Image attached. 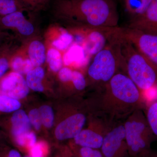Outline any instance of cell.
I'll list each match as a JSON object with an SVG mask.
<instances>
[{
  "label": "cell",
  "instance_id": "1",
  "mask_svg": "<svg viewBox=\"0 0 157 157\" xmlns=\"http://www.w3.org/2000/svg\"><path fill=\"white\" fill-rule=\"evenodd\" d=\"M92 91L90 115L100 118L111 126L124 123L134 111L144 107L143 93L123 71Z\"/></svg>",
  "mask_w": 157,
  "mask_h": 157
},
{
  "label": "cell",
  "instance_id": "2",
  "mask_svg": "<svg viewBox=\"0 0 157 157\" xmlns=\"http://www.w3.org/2000/svg\"><path fill=\"white\" fill-rule=\"evenodd\" d=\"M51 14L64 26H119L117 0H52Z\"/></svg>",
  "mask_w": 157,
  "mask_h": 157
},
{
  "label": "cell",
  "instance_id": "3",
  "mask_svg": "<svg viewBox=\"0 0 157 157\" xmlns=\"http://www.w3.org/2000/svg\"><path fill=\"white\" fill-rule=\"evenodd\" d=\"M121 71L125 72V65L121 52L119 27L105 47L93 56L86 77L87 87L92 90L103 86Z\"/></svg>",
  "mask_w": 157,
  "mask_h": 157
},
{
  "label": "cell",
  "instance_id": "4",
  "mask_svg": "<svg viewBox=\"0 0 157 157\" xmlns=\"http://www.w3.org/2000/svg\"><path fill=\"white\" fill-rule=\"evenodd\" d=\"M120 33L125 72L142 93L157 89V68Z\"/></svg>",
  "mask_w": 157,
  "mask_h": 157
},
{
  "label": "cell",
  "instance_id": "5",
  "mask_svg": "<svg viewBox=\"0 0 157 157\" xmlns=\"http://www.w3.org/2000/svg\"><path fill=\"white\" fill-rule=\"evenodd\" d=\"M126 141L130 157L152 155L151 145L155 139L143 109H137L124 122Z\"/></svg>",
  "mask_w": 157,
  "mask_h": 157
},
{
  "label": "cell",
  "instance_id": "6",
  "mask_svg": "<svg viewBox=\"0 0 157 157\" xmlns=\"http://www.w3.org/2000/svg\"><path fill=\"white\" fill-rule=\"evenodd\" d=\"M119 26L113 28L64 27L73 36L74 41L82 48L85 53L93 57L104 48L115 36Z\"/></svg>",
  "mask_w": 157,
  "mask_h": 157
},
{
  "label": "cell",
  "instance_id": "7",
  "mask_svg": "<svg viewBox=\"0 0 157 157\" xmlns=\"http://www.w3.org/2000/svg\"><path fill=\"white\" fill-rule=\"evenodd\" d=\"M17 11L0 17V30L10 31L15 39L21 43L33 37L41 35L35 22V17L38 14Z\"/></svg>",
  "mask_w": 157,
  "mask_h": 157
},
{
  "label": "cell",
  "instance_id": "8",
  "mask_svg": "<svg viewBox=\"0 0 157 157\" xmlns=\"http://www.w3.org/2000/svg\"><path fill=\"white\" fill-rule=\"evenodd\" d=\"M120 31L123 36L157 68V35L121 26Z\"/></svg>",
  "mask_w": 157,
  "mask_h": 157
},
{
  "label": "cell",
  "instance_id": "9",
  "mask_svg": "<svg viewBox=\"0 0 157 157\" xmlns=\"http://www.w3.org/2000/svg\"><path fill=\"white\" fill-rule=\"evenodd\" d=\"M90 126L82 129L73 139L74 144L78 146L100 150L107 132L113 126L105 121L94 116L89 115Z\"/></svg>",
  "mask_w": 157,
  "mask_h": 157
},
{
  "label": "cell",
  "instance_id": "10",
  "mask_svg": "<svg viewBox=\"0 0 157 157\" xmlns=\"http://www.w3.org/2000/svg\"><path fill=\"white\" fill-rule=\"evenodd\" d=\"M100 151L103 157H130L124 123L117 124L107 132Z\"/></svg>",
  "mask_w": 157,
  "mask_h": 157
},
{
  "label": "cell",
  "instance_id": "11",
  "mask_svg": "<svg viewBox=\"0 0 157 157\" xmlns=\"http://www.w3.org/2000/svg\"><path fill=\"white\" fill-rule=\"evenodd\" d=\"M29 89L23 76L14 71L6 73L0 78V94L18 100L28 94Z\"/></svg>",
  "mask_w": 157,
  "mask_h": 157
},
{
  "label": "cell",
  "instance_id": "12",
  "mask_svg": "<svg viewBox=\"0 0 157 157\" xmlns=\"http://www.w3.org/2000/svg\"><path fill=\"white\" fill-rule=\"evenodd\" d=\"M43 39L46 45L64 52L74 42L73 37L63 26L55 21L44 31Z\"/></svg>",
  "mask_w": 157,
  "mask_h": 157
},
{
  "label": "cell",
  "instance_id": "13",
  "mask_svg": "<svg viewBox=\"0 0 157 157\" xmlns=\"http://www.w3.org/2000/svg\"><path fill=\"white\" fill-rule=\"evenodd\" d=\"M88 117L82 111L67 117L57 127L56 137L61 140L74 139L84 128Z\"/></svg>",
  "mask_w": 157,
  "mask_h": 157
},
{
  "label": "cell",
  "instance_id": "14",
  "mask_svg": "<svg viewBox=\"0 0 157 157\" xmlns=\"http://www.w3.org/2000/svg\"><path fill=\"white\" fill-rule=\"evenodd\" d=\"M123 26L157 35V0H153L143 13Z\"/></svg>",
  "mask_w": 157,
  "mask_h": 157
},
{
  "label": "cell",
  "instance_id": "15",
  "mask_svg": "<svg viewBox=\"0 0 157 157\" xmlns=\"http://www.w3.org/2000/svg\"><path fill=\"white\" fill-rule=\"evenodd\" d=\"M34 67H42L46 61V48L42 35H38L24 42Z\"/></svg>",
  "mask_w": 157,
  "mask_h": 157
},
{
  "label": "cell",
  "instance_id": "16",
  "mask_svg": "<svg viewBox=\"0 0 157 157\" xmlns=\"http://www.w3.org/2000/svg\"><path fill=\"white\" fill-rule=\"evenodd\" d=\"M34 68L27 52L25 44L21 43L11 57L9 69L23 76Z\"/></svg>",
  "mask_w": 157,
  "mask_h": 157
},
{
  "label": "cell",
  "instance_id": "17",
  "mask_svg": "<svg viewBox=\"0 0 157 157\" xmlns=\"http://www.w3.org/2000/svg\"><path fill=\"white\" fill-rule=\"evenodd\" d=\"M119 1L121 5L124 14L126 17V24L143 13L153 0Z\"/></svg>",
  "mask_w": 157,
  "mask_h": 157
},
{
  "label": "cell",
  "instance_id": "18",
  "mask_svg": "<svg viewBox=\"0 0 157 157\" xmlns=\"http://www.w3.org/2000/svg\"><path fill=\"white\" fill-rule=\"evenodd\" d=\"M10 121L11 135L14 140L30 132V122L23 110L18 109L14 111Z\"/></svg>",
  "mask_w": 157,
  "mask_h": 157
},
{
  "label": "cell",
  "instance_id": "19",
  "mask_svg": "<svg viewBox=\"0 0 157 157\" xmlns=\"http://www.w3.org/2000/svg\"><path fill=\"white\" fill-rule=\"evenodd\" d=\"M21 44L15 38L10 39L0 47V78L9 69L10 59L14 52Z\"/></svg>",
  "mask_w": 157,
  "mask_h": 157
},
{
  "label": "cell",
  "instance_id": "20",
  "mask_svg": "<svg viewBox=\"0 0 157 157\" xmlns=\"http://www.w3.org/2000/svg\"><path fill=\"white\" fill-rule=\"evenodd\" d=\"M46 63L49 70L54 73H58L64 66V52L54 48L50 45H46Z\"/></svg>",
  "mask_w": 157,
  "mask_h": 157
},
{
  "label": "cell",
  "instance_id": "21",
  "mask_svg": "<svg viewBox=\"0 0 157 157\" xmlns=\"http://www.w3.org/2000/svg\"><path fill=\"white\" fill-rule=\"evenodd\" d=\"M45 77V71L42 67H36L26 75V81L29 88L37 92L44 91L43 81Z\"/></svg>",
  "mask_w": 157,
  "mask_h": 157
},
{
  "label": "cell",
  "instance_id": "22",
  "mask_svg": "<svg viewBox=\"0 0 157 157\" xmlns=\"http://www.w3.org/2000/svg\"><path fill=\"white\" fill-rule=\"evenodd\" d=\"M28 12L39 14L49 10L52 0H16Z\"/></svg>",
  "mask_w": 157,
  "mask_h": 157
},
{
  "label": "cell",
  "instance_id": "23",
  "mask_svg": "<svg viewBox=\"0 0 157 157\" xmlns=\"http://www.w3.org/2000/svg\"><path fill=\"white\" fill-rule=\"evenodd\" d=\"M145 114L152 132L157 139V99L150 103Z\"/></svg>",
  "mask_w": 157,
  "mask_h": 157
},
{
  "label": "cell",
  "instance_id": "24",
  "mask_svg": "<svg viewBox=\"0 0 157 157\" xmlns=\"http://www.w3.org/2000/svg\"><path fill=\"white\" fill-rule=\"evenodd\" d=\"M17 11L28 12L16 0H0V17Z\"/></svg>",
  "mask_w": 157,
  "mask_h": 157
},
{
  "label": "cell",
  "instance_id": "25",
  "mask_svg": "<svg viewBox=\"0 0 157 157\" xmlns=\"http://www.w3.org/2000/svg\"><path fill=\"white\" fill-rule=\"evenodd\" d=\"M42 124L47 128H51L53 124L54 113L52 108L44 105L40 107L39 109Z\"/></svg>",
  "mask_w": 157,
  "mask_h": 157
},
{
  "label": "cell",
  "instance_id": "26",
  "mask_svg": "<svg viewBox=\"0 0 157 157\" xmlns=\"http://www.w3.org/2000/svg\"><path fill=\"white\" fill-rule=\"evenodd\" d=\"M14 140L18 146L30 148L36 143V137L33 132H30Z\"/></svg>",
  "mask_w": 157,
  "mask_h": 157
},
{
  "label": "cell",
  "instance_id": "27",
  "mask_svg": "<svg viewBox=\"0 0 157 157\" xmlns=\"http://www.w3.org/2000/svg\"><path fill=\"white\" fill-rule=\"evenodd\" d=\"M78 157H103L100 150L77 145Z\"/></svg>",
  "mask_w": 157,
  "mask_h": 157
},
{
  "label": "cell",
  "instance_id": "28",
  "mask_svg": "<svg viewBox=\"0 0 157 157\" xmlns=\"http://www.w3.org/2000/svg\"><path fill=\"white\" fill-rule=\"evenodd\" d=\"M29 149L32 157H45L47 151V146L43 142L36 143Z\"/></svg>",
  "mask_w": 157,
  "mask_h": 157
},
{
  "label": "cell",
  "instance_id": "29",
  "mask_svg": "<svg viewBox=\"0 0 157 157\" xmlns=\"http://www.w3.org/2000/svg\"><path fill=\"white\" fill-rule=\"evenodd\" d=\"M29 117L30 123L36 129L39 130L42 124L39 110L35 109L31 110L29 113Z\"/></svg>",
  "mask_w": 157,
  "mask_h": 157
},
{
  "label": "cell",
  "instance_id": "30",
  "mask_svg": "<svg viewBox=\"0 0 157 157\" xmlns=\"http://www.w3.org/2000/svg\"><path fill=\"white\" fill-rule=\"evenodd\" d=\"M15 38L14 35L8 31L0 30V47L10 39Z\"/></svg>",
  "mask_w": 157,
  "mask_h": 157
},
{
  "label": "cell",
  "instance_id": "31",
  "mask_svg": "<svg viewBox=\"0 0 157 157\" xmlns=\"http://www.w3.org/2000/svg\"><path fill=\"white\" fill-rule=\"evenodd\" d=\"M6 157H21L19 152L14 149L9 151Z\"/></svg>",
  "mask_w": 157,
  "mask_h": 157
},
{
  "label": "cell",
  "instance_id": "32",
  "mask_svg": "<svg viewBox=\"0 0 157 157\" xmlns=\"http://www.w3.org/2000/svg\"><path fill=\"white\" fill-rule=\"evenodd\" d=\"M144 157H157V156H155L154 155H150Z\"/></svg>",
  "mask_w": 157,
  "mask_h": 157
},
{
  "label": "cell",
  "instance_id": "33",
  "mask_svg": "<svg viewBox=\"0 0 157 157\" xmlns=\"http://www.w3.org/2000/svg\"><path fill=\"white\" fill-rule=\"evenodd\" d=\"M25 157H31L30 156H26Z\"/></svg>",
  "mask_w": 157,
  "mask_h": 157
}]
</instances>
